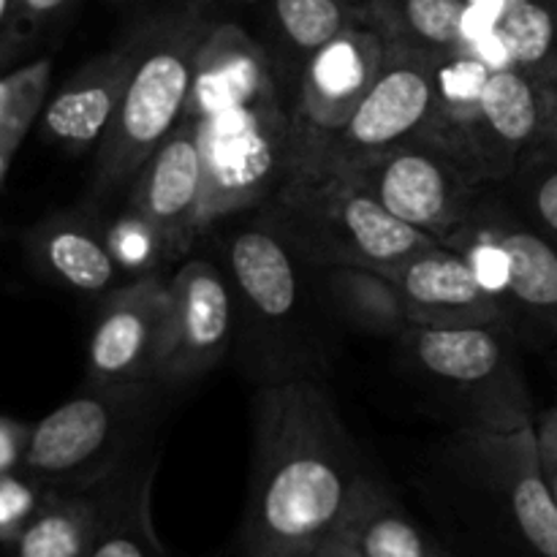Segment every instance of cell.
<instances>
[{
    "mask_svg": "<svg viewBox=\"0 0 557 557\" xmlns=\"http://www.w3.org/2000/svg\"><path fill=\"white\" fill-rule=\"evenodd\" d=\"M11 20H14V0H0V44L9 38Z\"/></svg>",
    "mask_w": 557,
    "mask_h": 557,
    "instance_id": "d590c367",
    "label": "cell"
},
{
    "mask_svg": "<svg viewBox=\"0 0 557 557\" xmlns=\"http://www.w3.org/2000/svg\"><path fill=\"white\" fill-rule=\"evenodd\" d=\"M234 330V299L212 261L188 259L169 277V332L156 381L183 386L221 362Z\"/></svg>",
    "mask_w": 557,
    "mask_h": 557,
    "instance_id": "5bb4252c",
    "label": "cell"
},
{
    "mask_svg": "<svg viewBox=\"0 0 557 557\" xmlns=\"http://www.w3.org/2000/svg\"><path fill=\"white\" fill-rule=\"evenodd\" d=\"M455 457L500 500L533 557H557V500L539 471L533 424L515 433L471 424L460 433Z\"/></svg>",
    "mask_w": 557,
    "mask_h": 557,
    "instance_id": "8fae6325",
    "label": "cell"
},
{
    "mask_svg": "<svg viewBox=\"0 0 557 557\" xmlns=\"http://www.w3.org/2000/svg\"><path fill=\"white\" fill-rule=\"evenodd\" d=\"M114 3H120V0H114Z\"/></svg>",
    "mask_w": 557,
    "mask_h": 557,
    "instance_id": "74e56055",
    "label": "cell"
},
{
    "mask_svg": "<svg viewBox=\"0 0 557 557\" xmlns=\"http://www.w3.org/2000/svg\"><path fill=\"white\" fill-rule=\"evenodd\" d=\"M228 270L245 302L264 319L281 321L297 308L299 277L294 250L264 221L228 239Z\"/></svg>",
    "mask_w": 557,
    "mask_h": 557,
    "instance_id": "d6986e66",
    "label": "cell"
},
{
    "mask_svg": "<svg viewBox=\"0 0 557 557\" xmlns=\"http://www.w3.org/2000/svg\"><path fill=\"white\" fill-rule=\"evenodd\" d=\"M441 245L466 256L506 319H522L557 337V243L509 210L479 205Z\"/></svg>",
    "mask_w": 557,
    "mask_h": 557,
    "instance_id": "52a82bcc",
    "label": "cell"
},
{
    "mask_svg": "<svg viewBox=\"0 0 557 557\" xmlns=\"http://www.w3.org/2000/svg\"><path fill=\"white\" fill-rule=\"evenodd\" d=\"M156 381L90 384L33 424L22 471L49 490H85L107 482L123 466L136 430L156 406Z\"/></svg>",
    "mask_w": 557,
    "mask_h": 557,
    "instance_id": "5b68a950",
    "label": "cell"
},
{
    "mask_svg": "<svg viewBox=\"0 0 557 557\" xmlns=\"http://www.w3.org/2000/svg\"><path fill=\"white\" fill-rule=\"evenodd\" d=\"M403 348L424 375L455 392L473 424L493 433L536 424L509 321L473 326H408Z\"/></svg>",
    "mask_w": 557,
    "mask_h": 557,
    "instance_id": "8992f818",
    "label": "cell"
},
{
    "mask_svg": "<svg viewBox=\"0 0 557 557\" xmlns=\"http://www.w3.org/2000/svg\"><path fill=\"white\" fill-rule=\"evenodd\" d=\"M74 3L76 0H14V20H11L9 38L25 36V33L49 25L52 20L63 16Z\"/></svg>",
    "mask_w": 557,
    "mask_h": 557,
    "instance_id": "4dcf8cb0",
    "label": "cell"
},
{
    "mask_svg": "<svg viewBox=\"0 0 557 557\" xmlns=\"http://www.w3.org/2000/svg\"><path fill=\"white\" fill-rule=\"evenodd\" d=\"M305 557H364L362 547H359L357 531H354L351 515H348V520L343 522V525L337 528L330 539H324V542H321L313 553L305 555Z\"/></svg>",
    "mask_w": 557,
    "mask_h": 557,
    "instance_id": "836d02e7",
    "label": "cell"
},
{
    "mask_svg": "<svg viewBox=\"0 0 557 557\" xmlns=\"http://www.w3.org/2000/svg\"><path fill=\"white\" fill-rule=\"evenodd\" d=\"M468 0H364L362 16L386 44L446 58L457 52Z\"/></svg>",
    "mask_w": 557,
    "mask_h": 557,
    "instance_id": "603a6c76",
    "label": "cell"
},
{
    "mask_svg": "<svg viewBox=\"0 0 557 557\" xmlns=\"http://www.w3.org/2000/svg\"><path fill=\"white\" fill-rule=\"evenodd\" d=\"M33 243L44 270L74 292L107 297L128 283L109 250L107 234L98 232L85 218H52L33 234Z\"/></svg>",
    "mask_w": 557,
    "mask_h": 557,
    "instance_id": "ffe728a7",
    "label": "cell"
},
{
    "mask_svg": "<svg viewBox=\"0 0 557 557\" xmlns=\"http://www.w3.org/2000/svg\"><path fill=\"white\" fill-rule=\"evenodd\" d=\"M413 326H473L506 319L504 308L484 292L466 256L449 245H430L389 270Z\"/></svg>",
    "mask_w": 557,
    "mask_h": 557,
    "instance_id": "e0dca14e",
    "label": "cell"
},
{
    "mask_svg": "<svg viewBox=\"0 0 557 557\" xmlns=\"http://www.w3.org/2000/svg\"><path fill=\"white\" fill-rule=\"evenodd\" d=\"M30 430L33 428L27 424L0 417V476L22 471L27 444H30Z\"/></svg>",
    "mask_w": 557,
    "mask_h": 557,
    "instance_id": "d6a6232c",
    "label": "cell"
},
{
    "mask_svg": "<svg viewBox=\"0 0 557 557\" xmlns=\"http://www.w3.org/2000/svg\"><path fill=\"white\" fill-rule=\"evenodd\" d=\"M169 332V281L147 275L103 297L87 341L90 384L156 381ZM158 384V381H156Z\"/></svg>",
    "mask_w": 557,
    "mask_h": 557,
    "instance_id": "4fadbf2b",
    "label": "cell"
},
{
    "mask_svg": "<svg viewBox=\"0 0 557 557\" xmlns=\"http://www.w3.org/2000/svg\"><path fill=\"white\" fill-rule=\"evenodd\" d=\"M261 221L315 264L395 270L433 237L392 215L362 183L341 169L292 163L259 205Z\"/></svg>",
    "mask_w": 557,
    "mask_h": 557,
    "instance_id": "3957f363",
    "label": "cell"
},
{
    "mask_svg": "<svg viewBox=\"0 0 557 557\" xmlns=\"http://www.w3.org/2000/svg\"><path fill=\"white\" fill-rule=\"evenodd\" d=\"M539 156L557 158V103L553 109V117H549L547 134H544V145H542V150H539Z\"/></svg>",
    "mask_w": 557,
    "mask_h": 557,
    "instance_id": "e575fe53",
    "label": "cell"
},
{
    "mask_svg": "<svg viewBox=\"0 0 557 557\" xmlns=\"http://www.w3.org/2000/svg\"><path fill=\"white\" fill-rule=\"evenodd\" d=\"M107 482L85 490H52L30 525L11 544V557H90L101 531Z\"/></svg>",
    "mask_w": 557,
    "mask_h": 557,
    "instance_id": "7402d4cb",
    "label": "cell"
},
{
    "mask_svg": "<svg viewBox=\"0 0 557 557\" xmlns=\"http://www.w3.org/2000/svg\"><path fill=\"white\" fill-rule=\"evenodd\" d=\"M341 172L435 243L449 239L468 221L482 188L444 147L422 134Z\"/></svg>",
    "mask_w": 557,
    "mask_h": 557,
    "instance_id": "ba28073f",
    "label": "cell"
},
{
    "mask_svg": "<svg viewBox=\"0 0 557 557\" xmlns=\"http://www.w3.org/2000/svg\"><path fill=\"white\" fill-rule=\"evenodd\" d=\"M103 234H107V243L114 261H117L120 270L125 272L128 281L158 275V267L163 261H172L161 234L134 207H128Z\"/></svg>",
    "mask_w": 557,
    "mask_h": 557,
    "instance_id": "83f0119b",
    "label": "cell"
},
{
    "mask_svg": "<svg viewBox=\"0 0 557 557\" xmlns=\"http://www.w3.org/2000/svg\"><path fill=\"white\" fill-rule=\"evenodd\" d=\"M555 103H557V90H555Z\"/></svg>",
    "mask_w": 557,
    "mask_h": 557,
    "instance_id": "8d00e7d4",
    "label": "cell"
},
{
    "mask_svg": "<svg viewBox=\"0 0 557 557\" xmlns=\"http://www.w3.org/2000/svg\"><path fill=\"white\" fill-rule=\"evenodd\" d=\"M212 22L199 3L152 16L131 33V71L112 125L96 156V194L136 177L147 158L183 120L194 90L196 60Z\"/></svg>",
    "mask_w": 557,
    "mask_h": 557,
    "instance_id": "277c9868",
    "label": "cell"
},
{
    "mask_svg": "<svg viewBox=\"0 0 557 557\" xmlns=\"http://www.w3.org/2000/svg\"><path fill=\"white\" fill-rule=\"evenodd\" d=\"M364 557H455L406 515L384 484L368 476L351 509Z\"/></svg>",
    "mask_w": 557,
    "mask_h": 557,
    "instance_id": "cb8c5ba5",
    "label": "cell"
},
{
    "mask_svg": "<svg viewBox=\"0 0 557 557\" xmlns=\"http://www.w3.org/2000/svg\"><path fill=\"white\" fill-rule=\"evenodd\" d=\"M183 123L205 166L201 228L259 207L281 185L292 156V112L264 47L234 22H212L207 30Z\"/></svg>",
    "mask_w": 557,
    "mask_h": 557,
    "instance_id": "7a4b0ae2",
    "label": "cell"
},
{
    "mask_svg": "<svg viewBox=\"0 0 557 557\" xmlns=\"http://www.w3.org/2000/svg\"><path fill=\"white\" fill-rule=\"evenodd\" d=\"M156 457L131 460L107 487L101 531L90 557H169L152 522Z\"/></svg>",
    "mask_w": 557,
    "mask_h": 557,
    "instance_id": "44dd1931",
    "label": "cell"
},
{
    "mask_svg": "<svg viewBox=\"0 0 557 557\" xmlns=\"http://www.w3.org/2000/svg\"><path fill=\"white\" fill-rule=\"evenodd\" d=\"M386 58V38L364 16L302 63L288 163L313 161L351 120Z\"/></svg>",
    "mask_w": 557,
    "mask_h": 557,
    "instance_id": "9c48e42d",
    "label": "cell"
},
{
    "mask_svg": "<svg viewBox=\"0 0 557 557\" xmlns=\"http://www.w3.org/2000/svg\"><path fill=\"white\" fill-rule=\"evenodd\" d=\"M134 180L131 207L161 234L169 256L177 259L201 232L205 166L194 131L180 120L177 128L147 158Z\"/></svg>",
    "mask_w": 557,
    "mask_h": 557,
    "instance_id": "2e32d148",
    "label": "cell"
},
{
    "mask_svg": "<svg viewBox=\"0 0 557 557\" xmlns=\"http://www.w3.org/2000/svg\"><path fill=\"white\" fill-rule=\"evenodd\" d=\"M326 283L337 308L364 330L400 337L411 326L403 294L389 272L373 267H330Z\"/></svg>",
    "mask_w": 557,
    "mask_h": 557,
    "instance_id": "d4e9b609",
    "label": "cell"
},
{
    "mask_svg": "<svg viewBox=\"0 0 557 557\" xmlns=\"http://www.w3.org/2000/svg\"><path fill=\"white\" fill-rule=\"evenodd\" d=\"M281 41L305 60L362 16L351 0H270Z\"/></svg>",
    "mask_w": 557,
    "mask_h": 557,
    "instance_id": "4316f807",
    "label": "cell"
},
{
    "mask_svg": "<svg viewBox=\"0 0 557 557\" xmlns=\"http://www.w3.org/2000/svg\"><path fill=\"white\" fill-rule=\"evenodd\" d=\"M52 63L47 58L0 76V183L30 125L47 107Z\"/></svg>",
    "mask_w": 557,
    "mask_h": 557,
    "instance_id": "484cf974",
    "label": "cell"
},
{
    "mask_svg": "<svg viewBox=\"0 0 557 557\" xmlns=\"http://www.w3.org/2000/svg\"><path fill=\"white\" fill-rule=\"evenodd\" d=\"M131 36L101 58L82 65L44 107L49 139L74 152L101 145L123 98L131 71Z\"/></svg>",
    "mask_w": 557,
    "mask_h": 557,
    "instance_id": "ac0fdd59",
    "label": "cell"
},
{
    "mask_svg": "<svg viewBox=\"0 0 557 557\" xmlns=\"http://www.w3.org/2000/svg\"><path fill=\"white\" fill-rule=\"evenodd\" d=\"M555 90V85L525 71H490L468 150L479 185L511 180L539 156L553 117Z\"/></svg>",
    "mask_w": 557,
    "mask_h": 557,
    "instance_id": "7c38bea8",
    "label": "cell"
},
{
    "mask_svg": "<svg viewBox=\"0 0 557 557\" xmlns=\"http://www.w3.org/2000/svg\"><path fill=\"white\" fill-rule=\"evenodd\" d=\"M364 482L357 446L319 384L264 386L253 403L243 557L310 555L348 520Z\"/></svg>",
    "mask_w": 557,
    "mask_h": 557,
    "instance_id": "6da1fadb",
    "label": "cell"
},
{
    "mask_svg": "<svg viewBox=\"0 0 557 557\" xmlns=\"http://www.w3.org/2000/svg\"><path fill=\"white\" fill-rule=\"evenodd\" d=\"M52 490L44 487L30 473L14 471L0 476V544H14L30 525Z\"/></svg>",
    "mask_w": 557,
    "mask_h": 557,
    "instance_id": "f546056e",
    "label": "cell"
},
{
    "mask_svg": "<svg viewBox=\"0 0 557 557\" xmlns=\"http://www.w3.org/2000/svg\"><path fill=\"white\" fill-rule=\"evenodd\" d=\"M457 52L557 87V0H468Z\"/></svg>",
    "mask_w": 557,
    "mask_h": 557,
    "instance_id": "9a60e30c",
    "label": "cell"
},
{
    "mask_svg": "<svg viewBox=\"0 0 557 557\" xmlns=\"http://www.w3.org/2000/svg\"><path fill=\"white\" fill-rule=\"evenodd\" d=\"M533 430H536L539 471H542L544 484L557 500V403L544 413H539Z\"/></svg>",
    "mask_w": 557,
    "mask_h": 557,
    "instance_id": "1f68e13d",
    "label": "cell"
},
{
    "mask_svg": "<svg viewBox=\"0 0 557 557\" xmlns=\"http://www.w3.org/2000/svg\"><path fill=\"white\" fill-rule=\"evenodd\" d=\"M438 60L419 49L386 44L384 65L357 112L313 161L305 163L351 169L422 134L433 114Z\"/></svg>",
    "mask_w": 557,
    "mask_h": 557,
    "instance_id": "30bf717a",
    "label": "cell"
},
{
    "mask_svg": "<svg viewBox=\"0 0 557 557\" xmlns=\"http://www.w3.org/2000/svg\"><path fill=\"white\" fill-rule=\"evenodd\" d=\"M511 180L533 226L557 243V158L536 156Z\"/></svg>",
    "mask_w": 557,
    "mask_h": 557,
    "instance_id": "f1b7e54d",
    "label": "cell"
}]
</instances>
